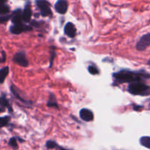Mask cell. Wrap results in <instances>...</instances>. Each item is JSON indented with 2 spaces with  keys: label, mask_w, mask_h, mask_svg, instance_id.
Returning <instances> with one entry per match:
<instances>
[{
  "label": "cell",
  "mask_w": 150,
  "mask_h": 150,
  "mask_svg": "<svg viewBox=\"0 0 150 150\" xmlns=\"http://www.w3.org/2000/svg\"><path fill=\"white\" fill-rule=\"evenodd\" d=\"M31 17H32V9H31L30 2H27L22 11V20L25 22H29L31 20Z\"/></svg>",
  "instance_id": "8fae6325"
},
{
  "label": "cell",
  "mask_w": 150,
  "mask_h": 150,
  "mask_svg": "<svg viewBox=\"0 0 150 150\" xmlns=\"http://www.w3.org/2000/svg\"><path fill=\"white\" fill-rule=\"evenodd\" d=\"M149 64H150V61H149Z\"/></svg>",
  "instance_id": "d4e9b609"
},
{
  "label": "cell",
  "mask_w": 150,
  "mask_h": 150,
  "mask_svg": "<svg viewBox=\"0 0 150 150\" xmlns=\"http://www.w3.org/2000/svg\"><path fill=\"white\" fill-rule=\"evenodd\" d=\"M10 120V117L8 116H6V117H0V127H4V126L7 125Z\"/></svg>",
  "instance_id": "e0dca14e"
},
{
  "label": "cell",
  "mask_w": 150,
  "mask_h": 150,
  "mask_svg": "<svg viewBox=\"0 0 150 150\" xmlns=\"http://www.w3.org/2000/svg\"><path fill=\"white\" fill-rule=\"evenodd\" d=\"M55 10L59 14H65L68 9V3L64 0H59L54 6Z\"/></svg>",
  "instance_id": "ba28073f"
},
{
  "label": "cell",
  "mask_w": 150,
  "mask_h": 150,
  "mask_svg": "<svg viewBox=\"0 0 150 150\" xmlns=\"http://www.w3.org/2000/svg\"><path fill=\"white\" fill-rule=\"evenodd\" d=\"M8 144L13 148V149H18V143H17V138L16 137H13L10 139L9 141Z\"/></svg>",
  "instance_id": "d6986e66"
},
{
  "label": "cell",
  "mask_w": 150,
  "mask_h": 150,
  "mask_svg": "<svg viewBox=\"0 0 150 150\" xmlns=\"http://www.w3.org/2000/svg\"><path fill=\"white\" fill-rule=\"evenodd\" d=\"M114 84L117 85L124 83H136L149 79L150 76L144 71H130L128 70H122L113 73Z\"/></svg>",
  "instance_id": "6da1fadb"
},
{
  "label": "cell",
  "mask_w": 150,
  "mask_h": 150,
  "mask_svg": "<svg viewBox=\"0 0 150 150\" xmlns=\"http://www.w3.org/2000/svg\"><path fill=\"white\" fill-rule=\"evenodd\" d=\"M10 12V7L8 5L5 4L4 1H0V15L2 16H7V13Z\"/></svg>",
  "instance_id": "5bb4252c"
},
{
  "label": "cell",
  "mask_w": 150,
  "mask_h": 150,
  "mask_svg": "<svg viewBox=\"0 0 150 150\" xmlns=\"http://www.w3.org/2000/svg\"><path fill=\"white\" fill-rule=\"evenodd\" d=\"M47 106L51 107V108H59V105L57 102V100H56L55 96H54L53 94H51V95H50L49 99H48V102H47Z\"/></svg>",
  "instance_id": "7c38bea8"
},
{
  "label": "cell",
  "mask_w": 150,
  "mask_h": 150,
  "mask_svg": "<svg viewBox=\"0 0 150 150\" xmlns=\"http://www.w3.org/2000/svg\"><path fill=\"white\" fill-rule=\"evenodd\" d=\"M9 73V67H4L0 70V83H2L4 82V79H6L7 76Z\"/></svg>",
  "instance_id": "9a60e30c"
},
{
  "label": "cell",
  "mask_w": 150,
  "mask_h": 150,
  "mask_svg": "<svg viewBox=\"0 0 150 150\" xmlns=\"http://www.w3.org/2000/svg\"><path fill=\"white\" fill-rule=\"evenodd\" d=\"M56 57V52H55V50L53 49L51 52V59H50V67H52L53 65V63H54V59Z\"/></svg>",
  "instance_id": "7402d4cb"
},
{
  "label": "cell",
  "mask_w": 150,
  "mask_h": 150,
  "mask_svg": "<svg viewBox=\"0 0 150 150\" xmlns=\"http://www.w3.org/2000/svg\"><path fill=\"white\" fill-rule=\"evenodd\" d=\"M80 118L84 122H92L94 120V114L91 110L88 108H82L79 112Z\"/></svg>",
  "instance_id": "52a82bcc"
},
{
  "label": "cell",
  "mask_w": 150,
  "mask_h": 150,
  "mask_svg": "<svg viewBox=\"0 0 150 150\" xmlns=\"http://www.w3.org/2000/svg\"><path fill=\"white\" fill-rule=\"evenodd\" d=\"M140 144L144 147L150 149V137L149 136H143L140 139Z\"/></svg>",
  "instance_id": "2e32d148"
},
{
  "label": "cell",
  "mask_w": 150,
  "mask_h": 150,
  "mask_svg": "<svg viewBox=\"0 0 150 150\" xmlns=\"http://www.w3.org/2000/svg\"><path fill=\"white\" fill-rule=\"evenodd\" d=\"M150 46V33L143 35L136 44L138 51H144Z\"/></svg>",
  "instance_id": "8992f818"
},
{
  "label": "cell",
  "mask_w": 150,
  "mask_h": 150,
  "mask_svg": "<svg viewBox=\"0 0 150 150\" xmlns=\"http://www.w3.org/2000/svg\"><path fill=\"white\" fill-rule=\"evenodd\" d=\"M127 91L133 95H150V86L142 82L129 83Z\"/></svg>",
  "instance_id": "7a4b0ae2"
},
{
  "label": "cell",
  "mask_w": 150,
  "mask_h": 150,
  "mask_svg": "<svg viewBox=\"0 0 150 150\" xmlns=\"http://www.w3.org/2000/svg\"><path fill=\"white\" fill-rule=\"evenodd\" d=\"M35 4L40 11V14L42 16L45 17V16H49L52 14L51 4L48 1L45 0H37L35 1Z\"/></svg>",
  "instance_id": "3957f363"
},
{
  "label": "cell",
  "mask_w": 150,
  "mask_h": 150,
  "mask_svg": "<svg viewBox=\"0 0 150 150\" xmlns=\"http://www.w3.org/2000/svg\"><path fill=\"white\" fill-rule=\"evenodd\" d=\"M64 34L69 38H75L76 35V27L72 22H68L66 23L64 29Z\"/></svg>",
  "instance_id": "9c48e42d"
},
{
  "label": "cell",
  "mask_w": 150,
  "mask_h": 150,
  "mask_svg": "<svg viewBox=\"0 0 150 150\" xmlns=\"http://www.w3.org/2000/svg\"><path fill=\"white\" fill-rule=\"evenodd\" d=\"M32 27L29 26V25L23 24V23H21V24L17 25H13L10 26V31L12 34L13 35H19V34L22 33L24 32H28V31H32Z\"/></svg>",
  "instance_id": "5b68a950"
},
{
  "label": "cell",
  "mask_w": 150,
  "mask_h": 150,
  "mask_svg": "<svg viewBox=\"0 0 150 150\" xmlns=\"http://www.w3.org/2000/svg\"><path fill=\"white\" fill-rule=\"evenodd\" d=\"M57 150H69V149H65V148H63V147H62V146H58L57 147Z\"/></svg>",
  "instance_id": "603a6c76"
},
{
  "label": "cell",
  "mask_w": 150,
  "mask_h": 150,
  "mask_svg": "<svg viewBox=\"0 0 150 150\" xmlns=\"http://www.w3.org/2000/svg\"><path fill=\"white\" fill-rule=\"evenodd\" d=\"M13 60L15 63L23 67H26L29 65V61L26 58V54H25L24 52H22V51H19V52L16 53L14 57H13Z\"/></svg>",
  "instance_id": "277c9868"
},
{
  "label": "cell",
  "mask_w": 150,
  "mask_h": 150,
  "mask_svg": "<svg viewBox=\"0 0 150 150\" xmlns=\"http://www.w3.org/2000/svg\"><path fill=\"white\" fill-rule=\"evenodd\" d=\"M88 71L90 74L92 75H97L99 73V70H98V67H96L94 64H91L88 67Z\"/></svg>",
  "instance_id": "ffe728a7"
},
{
  "label": "cell",
  "mask_w": 150,
  "mask_h": 150,
  "mask_svg": "<svg viewBox=\"0 0 150 150\" xmlns=\"http://www.w3.org/2000/svg\"><path fill=\"white\" fill-rule=\"evenodd\" d=\"M10 89H11L12 93H13V95H14V96L16 97V98H18V99H19V100L22 101V102L24 103H26V104H27V105H29V103H31L30 101L26 100L23 99V98H21V97L20 95H19V93H18V92L17 89H16V87H14V86H12L11 87H10Z\"/></svg>",
  "instance_id": "4fadbf2b"
},
{
  "label": "cell",
  "mask_w": 150,
  "mask_h": 150,
  "mask_svg": "<svg viewBox=\"0 0 150 150\" xmlns=\"http://www.w3.org/2000/svg\"><path fill=\"white\" fill-rule=\"evenodd\" d=\"M59 145L57 144V142H55L54 141H51L49 140L46 142L45 144V146H46L47 149H57V147Z\"/></svg>",
  "instance_id": "ac0fdd59"
},
{
  "label": "cell",
  "mask_w": 150,
  "mask_h": 150,
  "mask_svg": "<svg viewBox=\"0 0 150 150\" xmlns=\"http://www.w3.org/2000/svg\"><path fill=\"white\" fill-rule=\"evenodd\" d=\"M142 107L141 106H133V109L136 110V111H139V110H140V108H142Z\"/></svg>",
  "instance_id": "cb8c5ba5"
},
{
  "label": "cell",
  "mask_w": 150,
  "mask_h": 150,
  "mask_svg": "<svg viewBox=\"0 0 150 150\" xmlns=\"http://www.w3.org/2000/svg\"><path fill=\"white\" fill-rule=\"evenodd\" d=\"M11 20L12 23H13V25H17V24H21L22 23V10L21 9L18 8L17 10H15L13 13V14L11 15Z\"/></svg>",
  "instance_id": "30bf717a"
},
{
  "label": "cell",
  "mask_w": 150,
  "mask_h": 150,
  "mask_svg": "<svg viewBox=\"0 0 150 150\" xmlns=\"http://www.w3.org/2000/svg\"><path fill=\"white\" fill-rule=\"evenodd\" d=\"M11 17H12L11 15H7V16H0V23L7 22V21H9L10 18H11Z\"/></svg>",
  "instance_id": "44dd1931"
}]
</instances>
